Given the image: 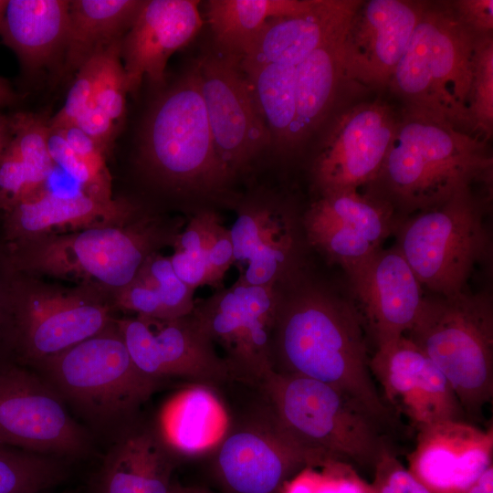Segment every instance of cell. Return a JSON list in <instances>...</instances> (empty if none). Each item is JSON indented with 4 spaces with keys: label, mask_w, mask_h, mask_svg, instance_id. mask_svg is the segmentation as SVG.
I'll list each match as a JSON object with an SVG mask.
<instances>
[{
    "label": "cell",
    "mask_w": 493,
    "mask_h": 493,
    "mask_svg": "<svg viewBox=\"0 0 493 493\" xmlns=\"http://www.w3.org/2000/svg\"><path fill=\"white\" fill-rule=\"evenodd\" d=\"M9 127L13 137L8 146L26 167L36 184L44 188L56 167L48 151L47 123L33 114L19 113L11 120Z\"/></svg>",
    "instance_id": "cell-36"
},
{
    "label": "cell",
    "mask_w": 493,
    "mask_h": 493,
    "mask_svg": "<svg viewBox=\"0 0 493 493\" xmlns=\"http://www.w3.org/2000/svg\"><path fill=\"white\" fill-rule=\"evenodd\" d=\"M231 423L225 404L212 387L194 383L163 404L156 431L175 456H195L216 450Z\"/></svg>",
    "instance_id": "cell-26"
},
{
    "label": "cell",
    "mask_w": 493,
    "mask_h": 493,
    "mask_svg": "<svg viewBox=\"0 0 493 493\" xmlns=\"http://www.w3.org/2000/svg\"><path fill=\"white\" fill-rule=\"evenodd\" d=\"M169 493H213L205 488L172 484Z\"/></svg>",
    "instance_id": "cell-47"
},
{
    "label": "cell",
    "mask_w": 493,
    "mask_h": 493,
    "mask_svg": "<svg viewBox=\"0 0 493 493\" xmlns=\"http://www.w3.org/2000/svg\"><path fill=\"white\" fill-rule=\"evenodd\" d=\"M354 304L375 344L405 335L416 320L424 288L393 245L347 273Z\"/></svg>",
    "instance_id": "cell-20"
},
{
    "label": "cell",
    "mask_w": 493,
    "mask_h": 493,
    "mask_svg": "<svg viewBox=\"0 0 493 493\" xmlns=\"http://www.w3.org/2000/svg\"><path fill=\"white\" fill-rule=\"evenodd\" d=\"M426 1L362 0L341 39L348 87L387 90Z\"/></svg>",
    "instance_id": "cell-17"
},
{
    "label": "cell",
    "mask_w": 493,
    "mask_h": 493,
    "mask_svg": "<svg viewBox=\"0 0 493 493\" xmlns=\"http://www.w3.org/2000/svg\"><path fill=\"white\" fill-rule=\"evenodd\" d=\"M114 321L137 368L153 379L182 377L211 387L230 379L192 313L174 319L136 315Z\"/></svg>",
    "instance_id": "cell-18"
},
{
    "label": "cell",
    "mask_w": 493,
    "mask_h": 493,
    "mask_svg": "<svg viewBox=\"0 0 493 493\" xmlns=\"http://www.w3.org/2000/svg\"><path fill=\"white\" fill-rule=\"evenodd\" d=\"M8 124L3 117L0 116V159L8 143Z\"/></svg>",
    "instance_id": "cell-48"
},
{
    "label": "cell",
    "mask_w": 493,
    "mask_h": 493,
    "mask_svg": "<svg viewBox=\"0 0 493 493\" xmlns=\"http://www.w3.org/2000/svg\"><path fill=\"white\" fill-rule=\"evenodd\" d=\"M234 264L243 267L238 279L257 286H276L288 272L296 253L292 221L268 202L243 207L229 229Z\"/></svg>",
    "instance_id": "cell-24"
},
{
    "label": "cell",
    "mask_w": 493,
    "mask_h": 493,
    "mask_svg": "<svg viewBox=\"0 0 493 493\" xmlns=\"http://www.w3.org/2000/svg\"><path fill=\"white\" fill-rule=\"evenodd\" d=\"M8 0H0V28L5 15Z\"/></svg>",
    "instance_id": "cell-51"
},
{
    "label": "cell",
    "mask_w": 493,
    "mask_h": 493,
    "mask_svg": "<svg viewBox=\"0 0 493 493\" xmlns=\"http://www.w3.org/2000/svg\"><path fill=\"white\" fill-rule=\"evenodd\" d=\"M101 54L91 58L79 68L64 106L47 122L50 129L64 130L73 126L79 116L94 105Z\"/></svg>",
    "instance_id": "cell-39"
},
{
    "label": "cell",
    "mask_w": 493,
    "mask_h": 493,
    "mask_svg": "<svg viewBox=\"0 0 493 493\" xmlns=\"http://www.w3.org/2000/svg\"><path fill=\"white\" fill-rule=\"evenodd\" d=\"M312 0H211L206 15L216 49L239 59L268 20L299 14Z\"/></svg>",
    "instance_id": "cell-31"
},
{
    "label": "cell",
    "mask_w": 493,
    "mask_h": 493,
    "mask_svg": "<svg viewBox=\"0 0 493 493\" xmlns=\"http://www.w3.org/2000/svg\"><path fill=\"white\" fill-rule=\"evenodd\" d=\"M137 276L151 285L162 301L166 319L190 315L194 308L192 290L175 274L169 257L157 252L147 257Z\"/></svg>",
    "instance_id": "cell-37"
},
{
    "label": "cell",
    "mask_w": 493,
    "mask_h": 493,
    "mask_svg": "<svg viewBox=\"0 0 493 493\" xmlns=\"http://www.w3.org/2000/svg\"><path fill=\"white\" fill-rule=\"evenodd\" d=\"M210 211L195 215L173 237V254L169 257L178 278L192 290L210 287L206 233Z\"/></svg>",
    "instance_id": "cell-35"
},
{
    "label": "cell",
    "mask_w": 493,
    "mask_h": 493,
    "mask_svg": "<svg viewBox=\"0 0 493 493\" xmlns=\"http://www.w3.org/2000/svg\"><path fill=\"white\" fill-rule=\"evenodd\" d=\"M345 28L296 67V149L327 122L341 92L346 89L351 90L341 63Z\"/></svg>",
    "instance_id": "cell-29"
},
{
    "label": "cell",
    "mask_w": 493,
    "mask_h": 493,
    "mask_svg": "<svg viewBox=\"0 0 493 493\" xmlns=\"http://www.w3.org/2000/svg\"><path fill=\"white\" fill-rule=\"evenodd\" d=\"M160 239L155 225L140 219L8 244V253L18 271L114 292L135 278Z\"/></svg>",
    "instance_id": "cell-7"
},
{
    "label": "cell",
    "mask_w": 493,
    "mask_h": 493,
    "mask_svg": "<svg viewBox=\"0 0 493 493\" xmlns=\"http://www.w3.org/2000/svg\"><path fill=\"white\" fill-rule=\"evenodd\" d=\"M14 93L12 92L8 85L2 79H0V103H9L14 101Z\"/></svg>",
    "instance_id": "cell-49"
},
{
    "label": "cell",
    "mask_w": 493,
    "mask_h": 493,
    "mask_svg": "<svg viewBox=\"0 0 493 493\" xmlns=\"http://www.w3.org/2000/svg\"><path fill=\"white\" fill-rule=\"evenodd\" d=\"M116 307L136 315L166 319L156 290L138 276L125 287L113 292Z\"/></svg>",
    "instance_id": "cell-43"
},
{
    "label": "cell",
    "mask_w": 493,
    "mask_h": 493,
    "mask_svg": "<svg viewBox=\"0 0 493 493\" xmlns=\"http://www.w3.org/2000/svg\"><path fill=\"white\" fill-rule=\"evenodd\" d=\"M89 136L107 155L110 152L118 125L95 104L76 120L75 124Z\"/></svg>",
    "instance_id": "cell-44"
},
{
    "label": "cell",
    "mask_w": 493,
    "mask_h": 493,
    "mask_svg": "<svg viewBox=\"0 0 493 493\" xmlns=\"http://www.w3.org/2000/svg\"><path fill=\"white\" fill-rule=\"evenodd\" d=\"M136 207L122 199L102 201L80 189L62 194L42 189L5 213L8 244L89 227L125 225Z\"/></svg>",
    "instance_id": "cell-23"
},
{
    "label": "cell",
    "mask_w": 493,
    "mask_h": 493,
    "mask_svg": "<svg viewBox=\"0 0 493 493\" xmlns=\"http://www.w3.org/2000/svg\"><path fill=\"white\" fill-rule=\"evenodd\" d=\"M194 0L143 1L121 41V58L128 92H135L143 78L163 87L170 57L191 42L203 26Z\"/></svg>",
    "instance_id": "cell-22"
},
{
    "label": "cell",
    "mask_w": 493,
    "mask_h": 493,
    "mask_svg": "<svg viewBox=\"0 0 493 493\" xmlns=\"http://www.w3.org/2000/svg\"><path fill=\"white\" fill-rule=\"evenodd\" d=\"M456 16L451 1H426L387 90L405 110L467 129V100L477 37Z\"/></svg>",
    "instance_id": "cell-4"
},
{
    "label": "cell",
    "mask_w": 493,
    "mask_h": 493,
    "mask_svg": "<svg viewBox=\"0 0 493 493\" xmlns=\"http://www.w3.org/2000/svg\"><path fill=\"white\" fill-rule=\"evenodd\" d=\"M279 296L276 286L237 279L204 299L192 312L202 331L220 349L229 378L258 387L272 370V336Z\"/></svg>",
    "instance_id": "cell-10"
},
{
    "label": "cell",
    "mask_w": 493,
    "mask_h": 493,
    "mask_svg": "<svg viewBox=\"0 0 493 493\" xmlns=\"http://www.w3.org/2000/svg\"><path fill=\"white\" fill-rule=\"evenodd\" d=\"M102 292L87 286H15L7 308L10 337L34 363L63 352L114 321Z\"/></svg>",
    "instance_id": "cell-11"
},
{
    "label": "cell",
    "mask_w": 493,
    "mask_h": 493,
    "mask_svg": "<svg viewBox=\"0 0 493 493\" xmlns=\"http://www.w3.org/2000/svg\"><path fill=\"white\" fill-rule=\"evenodd\" d=\"M60 131L74 152L89 170L105 196L112 199V178L103 151L77 126Z\"/></svg>",
    "instance_id": "cell-42"
},
{
    "label": "cell",
    "mask_w": 493,
    "mask_h": 493,
    "mask_svg": "<svg viewBox=\"0 0 493 493\" xmlns=\"http://www.w3.org/2000/svg\"><path fill=\"white\" fill-rule=\"evenodd\" d=\"M121 41L110 46L101 54V62L94 94V104L118 126L125 114L126 75L121 58Z\"/></svg>",
    "instance_id": "cell-38"
},
{
    "label": "cell",
    "mask_w": 493,
    "mask_h": 493,
    "mask_svg": "<svg viewBox=\"0 0 493 493\" xmlns=\"http://www.w3.org/2000/svg\"><path fill=\"white\" fill-rule=\"evenodd\" d=\"M206 245L210 287L219 290L224 288V278L230 267L234 265L235 258L229 229L214 212H210L209 215Z\"/></svg>",
    "instance_id": "cell-41"
},
{
    "label": "cell",
    "mask_w": 493,
    "mask_h": 493,
    "mask_svg": "<svg viewBox=\"0 0 493 493\" xmlns=\"http://www.w3.org/2000/svg\"><path fill=\"white\" fill-rule=\"evenodd\" d=\"M3 311L2 306L0 305V337L3 335L4 328H6L9 332V323L8 320H5L8 319V317L7 315H5Z\"/></svg>",
    "instance_id": "cell-50"
},
{
    "label": "cell",
    "mask_w": 493,
    "mask_h": 493,
    "mask_svg": "<svg viewBox=\"0 0 493 493\" xmlns=\"http://www.w3.org/2000/svg\"><path fill=\"white\" fill-rule=\"evenodd\" d=\"M493 465V427L443 421L417 431L408 469L431 493H466Z\"/></svg>",
    "instance_id": "cell-21"
},
{
    "label": "cell",
    "mask_w": 493,
    "mask_h": 493,
    "mask_svg": "<svg viewBox=\"0 0 493 493\" xmlns=\"http://www.w3.org/2000/svg\"><path fill=\"white\" fill-rule=\"evenodd\" d=\"M43 377L16 365L0 366V446L55 457L83 456L87 432Z\"/></svg>",
    "instance_id": "cell-13"
},
{
    "label": "cell",
    "mask_w": 493,
    "mask_h": 493,
    "mask_svg": "<svg viewBox=\"0 0 493 493\" xmlns=\"http://www.w3.org/2000/svg\"><path fill=\"white\" fill-rule=\"evenodd\" d=\"M483 201L474 189L467 190L398 221L394 246L430 294L467 290L475 267L488 255Z\"/></svg>",
    "instance_id": "cell-8"
},
{
    "label": "cell",
    "mask_w": 493,
    "mask_h": 493,
    "mask_svg": "<svg viewBox=\"0 0 493 493\" xmlns=\"http://www.w3.org/2000/svg\"><path fill=\"white\" fill-rule=\"evenodd\" d=\"M466 493H493V465L484 471Z\"/></svg>",
    "instance_id": "cell-46"
},
{
    "label": "cell",
    "mask_w": 493,
    "mask_h": 493,
    "mask_svg": "<svg viewBox=\"0 0 493 493\" xmlns=\"http://www.w3.org/2000/svg\"><path fill=\"white\" fill-rule=\"evenodd\" d=\"M68 5L66 0H8L0 35L26 68H39L63 53Z\"/></svg>",
    "instance_id": "cell-28"
},
{
    "label": "cell",
    "mask_w": 493,
    "mask_h": 493,
    "mask_svg": "<svg viewBox=\"0 0 493 493\" xmlns=\"http://www.w3.org/2000/svg\"><path fill=\"white\" fill-rule=\"evenodd\" d=\"M470 134L490 142L493 134V34L477 37L467 100Z\"/></svg>",
    "instance_id": "cell-34"
},
{
    "label": "cell",
    "mask_w": 493,
    "mask_h": 493,
    "mask_svg": "<svg viewBox=\"0 0 493 493\" xmlns=\"http://www.w3.org/2000/svg\"><path fill=\"white\" fill-rule=\"evenodd\" d=\"M65 476L55 456L0 446V493H41Z\"/></svg>",
    "instance_id": "cell-33"
},
{
    "label": "cell",
    "mask_w": 493,
    "mask_h": 493,
    "mask_svg": "<svg viewBox=\"0 0 493 493\" xmlns=\"http://www.w3.org/2000/svg\"><path fill=\"white\" fill-rule=\"evenodd\" d=\"M436 365L475 424L493 397V305L485 293L429 294L406 332Z\"/></svg>",
    "instance_id": "cell-6"
},
{
    "label": "cell",
    "mask_w": 493,
    "mask_h": 493,
    "mask_svg": "<svg viewBox=\"0 0 493 493\" xmlns=\"http://www.w3.org/2000/svg\"><path fill=\"white\" fill-rule=\"evenodd\" d=\"M362 0H312L306 10L267 21L240 59V66L297 67L349 24Z\"/></svg>",
    "instance_id": "cell-25"
},
{
    "label": "cell",
    "mask_w": 493,
    "mask_h": 493,
    "mask_svg": "<svg viewBox=\"0 0 493 493\" xmlns=\"http://www.w3.org/2000/svg\"><path fill=\"white\" fill-rule=\"evenodd\" d=\"M257 388L311 467L340 462L373 469L382 453L390 447L383 432L386 426L329 384L272 372Z\"/></svg>",
    "instance_id": "cell-3"
},
{
    "label": "cell",
    "mask_w": 493,
    "mask_h": 493,
    "mask_svg": "<svg viewBox=\"0 0 493 493\" xmlns=\"http://www.w3.org/2000/svg\"><path fill=\"white\" fill-rule=\"evenodd\" d=\"M365 326L353 301L309 288L279 299L272 336V370L329 384L386 427L394 413L370 369Z\"/></svg>",
    "instance_id": "cell-1"
},
{
    "label": "cell",
    "mask_w": 493,
    "mask_h": 493,
    "mask_svg": "<svg viewBox=\"0 0 493 493\" xmlns=\"http://www.w3.org/2000/svg\"><path fill=\"white\" fill-rule=\"evenodd\" d=\"M36 364L64 400L98 420L130 415L159 386V380L137 368L115 321Z\"/></svg>",
    "instance_id": "cell-9"
},
{
    "label": "cell",
    "mask_w": 493,
    "mask_h": 493,
    "mask_svg": "<svg viewBox=\"0 0 493 493\" xmlns=\"http://www.w3.org/2000/svg\"><path fill=\"white\" fill-rule=\"evenodd\" d=\"M370 369L388 407L404 414L417 431L443 421L467 420L446 378L405 335L377 344Z\"/></svg>",
    "instance_id": "cell-19"
},
{
    "label": "cell",
    "mask_w": 493,
    "mask_h": 493,
    "mask_svg": "<svg viewBox=\"0 0 493 493\" xmlns=\"http://www.w3.org/2000/svg\"><path fill=\"white\" fill-rule=\"evenodd\" d=\"M215 471L230 493H283L307 456L263 404L235 424L217 447Z\"/></svg>",
    "instance_id": "cell-14"
},
{
    "label": "cell",
    "mask_w": 493,
    "mask_h": 493,
    "mask_svg": "<svg viewBox=\"0 0 493 493\" xmlns=\"http://www.w3.org/2000/svg\"><path fill=\"white\" fill-rule=\"evenodd\" d=\"M399 220L385 201L349 189L320 194L303 225L309 243L348 273L383 248Z\"/></svg>",
    "instance_id": "cell-16"
},
{
    "label": "cell",
    "mask_w": 493,
    "mask_h": 493,
    "mask_svg": "<svg viewBox=\"0 0 493 493\" xmlns=\"http://www.w3.org/2000/svg\"><path fill=\"white\" fill-rule=\"evenodd\" d=\"M489 142L425 112L402 108L389 152L364 191L388 203L399 219L490 186Z\"/></svg>",
    "instance_id": "cell-2"
},
{
    "label": "cell",
    "mask_w": 493,
    "mask_h": 493,
    "mask_svg": "<svg viewBox=\"0 0 493 493\" xmlns=\"http://www.w3.org/2000/svg\"><path fill=\"white\" fill-rule=\"evenodd\" d=\"M195 61L215 145L232 174L271 145L270 136L240 59L215 48Z\"/></svg>",
    "instance_id": "cell-15"
},
{
    "label": "cell",
    "mask_w": 493,
    "mask_h": 493,
    "mask_svg": "<svg viewBox=\"0 0 493 493\" xmlns=\"http://www.w3.org/2000/svg\"><path fill=\"white\" fill-rule=\"evenodd\" d=\"M401 113L380 98L349 100L334 111L312 164L320 194L370 184L389 152Z\"/></svg>",
    "instance_id": "cell-12"
},
{
    "label": "cell",
    "mask_w": 493,
    "mask_h": 493,
    "mask_svg": "<svg viewBox=\"0 0 493 493\" xmlns=\"http://www.w3.org/2000/svg\"><path fill=\"white\" fill-rule=\"evenodd\" d=\"M458 19L477 36L493 34L492 0L451 1Z\"/></svg>",
    "instance_id": "cell-45"
},
{
    "label": "cell",
    "mask_w": 493,
    "mask_h": 493,
    "mask_svg": "<svg viewBox=\"0 0 493 493\" xmlns=\"http://www.w3.org/2000/svg\"><path fill=\"white\" fill-rule=\"evenodd\" d=\"M175 458L157 431H132L105 458L97 493H169Z\"/></svg>",
    "instance_id": "cell-27"
},
{
    "label": "cell",
    "mask_w": 493,
    "mask_h": 493,
    "mask_svg": "<svg viewBox=\"0 0 493 493\" xmlns=\"http://www.w3.org/2000/svg\"><path fill=\"white\" fill-rule=\"evenodd\" d=\"M372 470V493H431L391 447L382 453Z\"/></svg>",
    "instance_id": "cell-40"
},
{
    "label": "cell",
    "mask_w": 493,
    "mask_h": 493,
    "mask_svg": "<svg viewBox=\"0 0 493 493\" xmlns=\"http://www.w3.org/2000/svg\"><path fill=\"white\" fill-rule=\"evenodd\" d=\"M241 68L271 145L281 152L296 150V67L262 64Z\"/></svg>",
    "instance_id": "cell-32"
},
{
    "label": "cell",
    "mask_w": 493,
    "mask_h": 493,
    "mask_svg": "<svg viewBox=\"0 0 493 493\" xmlns=\"http://www.w3.org/2000/svg\"><path fill=\"white\" fill-rule=\"evenodd\" d=\"M139 152L150 175L179 191L212 193L232 176L215 145L196 61L151 106Z\"/></svg>",
    "instance_id": "cell-5"
},
{
    "label": "cell",
    "mask_w": 493,
    "mask_h": 493,
    "mask_svg": "<svg viewBox=\"0 0 493 493\" xmlns=\"http://www.w3.org/2000/svg\"><path fill=\"white\" fill-rule=\"evenodd\" d=\"M143 1L72 0L63 54L65 69L79 70L89 59L121 40Z\"/></svg>",
    "instance_id": "cell-30"
}]
</instances>
